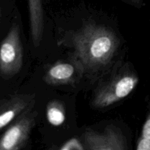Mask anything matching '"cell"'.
<instances>
[{
	"mask_svg": "<svg viewBox=\"0 0 150 150\" xmlns=\"http://www.w3.org/2000/svg\"><path fill=\"white\" fill-rule=\"evenodd\" d=\"M71 40L76 61L83 72L105 68L114 57L120 44L112 30L91 23L74 32Z\"/></svg>",
	"mask_w": 150,
	"mask_h": 150,
	"instance_id": "obj_1",
	"label": "cell"
},
{
	"mask_svg": "<svg viewBox=\"0 0 150 150\" xmlns=\"http://www.w3.org/2000/svg\"><path fill=\"white\" fill-rule=\"evenodd\" d=\"M23 54L20 29L14 23L0 45V76L9 79L18 74L23 65Z\"/></svg>",
	"mask_w": 150,
	"mask_h": 150,
	"instance_id": "obj_2",
	"label": "cell"
},
{
	"mask_svg": "<svg viewBox=\"0 0 150 150\" xmlns=\"http://www.w3.org/2000/svg\"><path fill=\"white\" fill-rule=\"evenodd\" d=\"M139 78L133 73L120 75L101 86L94 96L92 105L95 108L110 106L128 96L137 86Z\"/></svg>",
	"mask_w": 150,
	"mask_h": 150,
	"instance_id": "obj_3",
	"label": "cell"
},
{
	"mask_svg": "<svg viewBox=\"0 0 150 150\" xmlns=\"http://www.w3.org/2000/svg\"><path fill=\"white\" fill-rule=\"evenodd\" d=\"M38 112L30 110L16 119L0 137V150H19L29 140L32 129L36 123Z\"/></svg>",
	"mask_w": 150,
	"mask_h": 150,
	"instance_id": "obj_4",
	"label": "cell"
},
{
	"mask_svg": "<svg viewBox=\"0 0 150 150\" xmlns=\"http://www.w3.org/2000/svg\"><path fill=\"white\" fill-rule=\"evenodd\" d=\"M85 149L90 150H125L127 142L121 130L109 125L103 132L88 130L83 134Z\"/></svg>",
	"mask_w": 150,
	"mask_h": 150,
	"instance_id": "obj_5",
	"label": "cell"
},
{
	"mask_svg": "<svg viewBox=\"0 0 150 150\" xmlns=\"http://www.w3.org/2000/svg\"><path fill=\"white\" fill-rule=\"evenodd\" d=\"M35 100V94H21L0 101V131L25 112L32 110Z\"/></svg>",
	"mask_w": 150,
	"mask_h": 150,
	"instance_id": "obj_6",
	"label": "cell"
},
{
	"mask_svg": "<svg viewBox=\"0 0 150 150\" xmlns=\"http://www.w3.org/2000/svg\"><path fill=\"white\" fill-rule=\"evenodd\" d=\"M83 73L82 67L76 61L57 62L45 73L44 81L50 85H63L74 83Z\"/></svg>",
	"mask_w": 150,
	"mask_h": 150,
	"instance_id": "obj_7",
	"label": "cell"
},
{
	"mask_svg": "<svg viewBox=\"0 0 150 150\" xmlns=\"http://www.w3.org/2000/svg\"><path fill=\"white\" fill-rule=\"evenodd\" d=\"M29 23L32 42L38 46L42 40L44 29L43 7L42 0H28Z\"/></svg>",
	"mask_w": 150,
	"mask_h": 150,
	"instance_id": "obj_8",
	"label": "cell"
},
{
	"mask_svg": "<svg viewBox=\"0 0 150 150\" xmlns=\"http://www.w3.org/2000/svg\"><path fill=\"white\" fill-rule=\"evenodd\" d=\"M46 118L53 126H60L65 121V111L62 103L57 100L48 103L46 107Z\"/></svg>",
	"mask_w": 150,
	"mask_h": 150,
	"instance_id": "obj_9",
	"label": "cell"
},
{
	"mask_svg": "<svg viewBox=\"0 0 150 150\" xmlns=\"http://www.w3.org/2000/svg\"><path fill=\"white\" fill-rule=\"evenodd\" d=\"M84 149L85 146H83V144H82L80 141L76 138L69 139L59 148L61 150H83Z\"/></svg>",
	"mask_w": 150,
	"mask_h": 150,
	"instance_id": "obj_10",
	"label": "cell"
},
{
	"mask_svg": "<svg viewBox=\"0 0 150 150\" xmlns=\"http://www.w3.org/2000/svg\"><path fill=\"white\" fill-rule=\"evenodd\" d=\"M137 150H150V139L141 136L137 142Z\"/></svg>",
	"mask_w": 150,
	"mask_h": 150,
	"instance_id": "obj_11",
	"label": "cell"
},
{
	"mask_svg": "<svg viewBox=\"0 0 150 150\" xmlns=\"http://www.w3.org/2000/svg\"><path fill=\"white\" fill-rule=\"evenodd\" d=\"M142 136L150 139V113L142 127Z\"/></svg>",
	"mask_w": 150,
	"mask_h": 150,
	"instance_id": "obj_12",
	"label": "cell"
},
{
	"mask_svg": "<svg viewBox=\"0 0 150 150\" xmlns=\"http://www.w3.org/2000/svg\"><path fill=\"white\" fill-rule=\"evenodd\" d=\"M127 1L131 4H134V5L139 6V7L142 5V2H143V0H127Z\"/></svg>",
	"mask_w": 150,
	"mask_h": 150,
	"instance_id": "obj_13",
	"label": "cell"
},
{
	"mask_svg": "<svg viewBox=\"0 0 150 150\" xmlns=\"http://www.w3.org/2000/svg\"><path fill=\"white\" fill-rule=\"evenodd\" d=\"M1 10L0 8V22H1Z\"/></svg>",
	"mask_w": 150,
	"mask_h": 150,
	"instance_id": "obj_14",
	"label": "cell"
}]
</instances>
